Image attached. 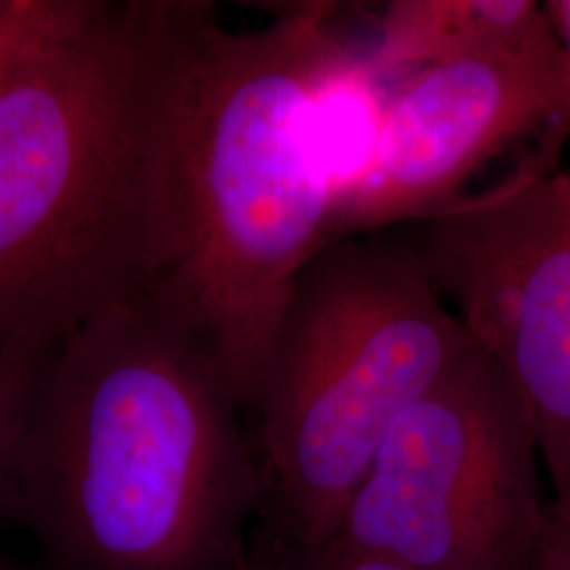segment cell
Returning a JSON list of instances; mask_svg holds the SVG:
<instances>
[{
    "label": "cell",
    "instance_id": "2",
    "mask_svg": "<svg viewBox=\"0 0 570 570\" xmlns=\"http://www.w3.org/2000/svg\"><path fill=\"white\" fill-rule=\"evenodd\" d=\"M207 346L155 296L37 367L4 515L45 570H249L263 480Z\"/></svg>",
    "mask_w": 570,
    "mask_h": 570
},
{
    "label": "cell",
    "instance_id": "3",
    "mask_svg": "<svg viewBox=\"0 0 570 570\" xmlns=\"http://www.w3.org/2000/svg\"><path fill=\"white\" fill-rule=\"evenodd\" d=\"M336 2H298L193 42L174 165V258L155 298L216 357L249 410L303 266L332 244L336 178L322 94L346 42Z\"/></svg>",
    "mask_w": 570,
    "mask_h": 570
},
{
    "label": "cell",
    "instance_id": "5",
    "mask_svg": "<svg viewBox=\"0 0 570 570\" xmlns=\"http://www.w3.org/2000/svg\"><path fill=\"white\" fill-rule=\"evenodd\" d=\"M539 465L529 410L473 343L389 428L324 550L412 570H530L551 513Z\"/></svg>",
    "mask_w": 570,
    "mask_h": 570
},
{
    "label": "cell",
    "instance_id": "8",
    "mask_svg": "<svg viewBox=\"0 0 570 570\" xmlns=\"http://www.w3.org/2000/svg\"><path fill=\"white\" fill-rule=\"evenodd\" d=\"M553 39L543 7L532 0H400L383 13L364 58L381 81L393 85L438 61Z\"/></svg>",
    "mask_w": 570,
    "mask_h": 570
},
{
    "label": "cell",
    "instance_id": "16",
    "mask_svg": "<svg viewBox=\"0 0 570 570\" xmlns=\"http://www.w3.org/2000/svg\"><path fill=\"white\" fill-rule=\"evenodd\" d=\"M569 180H570V174H569Z\"/></svg>",
    "mask_w": 570,
    "mask_h": 570
},
{
    "label": "cell",
    "instance_id": "11",
    "mask_svg": "<svg viewBox=\"0 0 570 570\" xmlns=\"http://www.w3.org/2000/svg\"><path fill=\"white\" fill-rule=\"evenodd\" d=\"M265 562V560H263ZM266 564V562H265ZM268 567V564H266ZM268 570L271 567H268ZM284 570H412L389 560L372 558V556H357L346 551L324 550L303 562H296Z\"/></svg>",
    "mask_w": 570,
    "mask_h": 570
},
{
    "label": "cell",
    "instance_id": "14",
    "mask_svg": "<svg viewBox=\"0 0 570 570\" xmlns=\"http://www.w3.org/2000/svg\"><path fill=\"white\" fill-rule=\"evenodd\" d=\"M0 570H45L41 564L39 567H26V564H21L18 560H13V558H9V556H4V553H0Z\"/></svg>",
    "mask_w": 570,
    "mask_h": 570
},
{
    "label": "cell",
    "instance_id": "9",
    "mask_svg": "<svg viewBox=\"0 0 570 570\" xmlns=\"http://www.w3.org/2000/svg\"><path fill=\"white\" fill-rule=\"evenodd\" d=\"M98 0H0V85L75 32Z\"/></svg>",
    "mask_w": 570,
    "mask_h": 570
},
{
    "label": "cell",
    "instance_id": "6",
    "mask_svg": "<svg viewBox=\"0 0 570 570\" xmlns=\"http://www.w3.org/2000/svg\"><path fill=\"white\" fill-rule=\"evenodd\" d=\"M550 134L503 180L412 233L469 338L529 410L553 515L570 529V180Z\"/></svg>",
    "mask_w": 570,
    "mask_h": 570
},
{
    "label": "cell",
    "instance_id": "7",
    "mask_svg": "<svg viewBox=\"0 0 570 570\" xmlns=\"http://www.w3.org/2000/svg\"><path fill=\"white\" fill-rule=\"evenodd\" d=\"M543 125L570 129V61L558 39L438 61L393 82L366 159L334 202L332 242L425 223Z\"/></svg>",
    "mask_w": 570,
    "mask_h": 570
},
{
    "label": "cell",
    "instance_id": "12",
    "mask_svg": "<svg viewBox=\"0 0 570 570\" xmlns=\"http://www.w3.org/2000/svg\"><path fill=\"white\" fill-rule=\"evenodd\" d=\"M530 570H570V529L553 515V511Z\"/></svg>",
    "mask_w": 570,
    "mask_h": 570
},
{
    "label": "cell",
    "instance_id": "1",
    "mask_svg": "<svg viewBox=\"0 0 570 570\" xmlns=\"http://www.w3.org/2000/svg\"><path fill=\"white\" fill-rule=\"evenodd\" d=\"M209 0H98L0 85V353L39 367L174 258V165Z\"/></svg>",
    "mask_w": 570,
    "mask_h": 570
},
{
    "label": "cell",
    "instance_id": "10",
    "mask_svg": "<svg viewBox=\"0 0 570 570\" xmlns=\"http://www.w3.org/2000/svg\"><path fill=\"white\" fill-rule=\"evenodd\" d=\"M35 374L37 367L26 366L0 353V518L7 508L16 452Z\"/></svg>",
    "mask_w": 570,
    "mask_h": 570
},
{
    "label": "cell",
    "instance_id": "13",
    "mask_svg": "<svg viewBox=\"0 0 570 570\" xmlns=\"http://www.w3.org/2000/svg\"><path fill=\"white\" fill-rule=\"evenodd\" d=\"M543 11L570 61V0H548Z\"/></svg>",
    "mask_w": 570,
    "mask_h": 570
},
{
    "label": "cell",
    "instance_id": "4",
    "mask_svg": "<svg viewBox=\"0 0 570 570\" xmlns=\"http://www.w3.org/2000/svg\"><path fill=\"white\" fill-rule=\"evenodd\" d=\"M473 346L407 237L322 247L296 275L249 412L273 570L320 553L389 428Z\"/></svg>",
    "mask_w": 570,
    "mask_h": 570
},
{
    "label": "cell",
    "instance_id": "15",
    "mask_svg": "<svg viewBox=\"0 0 570 570\" xmlns=\"http://www.w3.org/2000/svg\"><path fill=\"white\" fill-rule=\"evenodd\" d=\"M249 570H268L265 562H261V560H256V558H252V564H249Z\"/></svg>",
    "mask_w": 570,
    "mask_h": 570
}]
</instances>
